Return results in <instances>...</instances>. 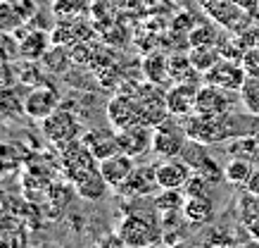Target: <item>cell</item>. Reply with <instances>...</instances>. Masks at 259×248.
<instances>
[{
  "mask_svg": "<svg viewBox=\"0 0 259 248\" xmlns=\"http://www.w3.org/2000/svg\"><path fill=\"white\" fill-rule=\"evenodd\" d=\"M183 127H186V134H188L190 141H197V144H219L224 138H233L238 136L236 129H233V120L231 115H221V117H207V115H200V112H190L183 117Z\"/></svg>",
  "mask_w": 259,
  "mask_h": 248,
  "instance_id": "6da1fadb",
  "label": "cell"
},
{
  "mask_svg": "<svg viewBox=\"0 0 259 248\" xmlns=\"http://www.w3.org/2000/svg\"><path fill=\"white\" fill-rule=\"evenodd\" d=\"M114 232L119 234V239L124 241V246H136V248L159 243L162 236H164L162 227H157L148 217L136 215V212H128V215L121 217V222L117 224Z\"/></svg>",
  "mask_w": 259,
  "mask_h": 248,
  "instance_id": "7a4b0ae2",
  "label": "cell"
},
{
  "mask_svg": "<svg viewBox=\"0 0 259 248\" xmlns=\"http://www.w3.org/2000/svg\"><path fill=\"white\" fill-rule=\"evenodd\" d=\"M40 129H43V136L50 144H55L57 148L83 136V127H81L79 117L71 110H64V108H57L53 115H48L46 120L40 122Z\"/></svg>",
  "mask_w": 259,
  "mask_h": 248,
  "instance_id": "3957f363",
  "label": "cell"
},
{
  "mask_svg": "<svg viewBox=\"0 0 259 248\" xmlns=\"http://www.w3.org/2000/svg\"><path fill=\"white\" fill-rule=\"evenodd\" d=\"M190 138L186 134V127H183V122H174L171 117L164 120L162 124L155 127V134H152V153L157 155L159 160H164V158H179L186 144H188Z\"/></svg>",
  "mask_w": 259,
  "mask_h": 248,
  "instance_id": "277c9868",
  "label": "cell"
},
{
  "mask_svg": "<svg viewBox=\"0 0 259 248\" xmlns=\"http://www.w3.org/2000/svg\"><path fill=\"white\" fill-rule=\"evenodd\" d=\"M136 88L134 91H121L117 96H112L110 103H107V122L114 131L128 129L141 122V105L136 98Z\"/></svg>",
  "mask_w": 259,
  "mask_h": 248,
  "instance_id": "5b68a950",
  "label": "cell"
},
{
  "mask_svg": "<svg viewBox=\"0 0 259 248\" xmlns=\"http://www.w3.org/2000/svg\"><path fill=\"white\" fill-rule=\"evenodd\" d=\"M204 15L214 19L219 26L228 29L233 33H243L250 24L252 12L245 10L243 5H238L236 0H212L207 8H204Z\"/></svg>",
  "mask_w": 259,
  "mask_h": 248,
  "instance_id": "8992f818",
  "label": "cell"
},
{
  "mask_svg": "<svg viewBox=\"0 0 259 248\" xmlns=\"http://www.w3.org/2000/svg\"><path fill=\"white\" fill-rule=\"evenodd\" d=\"M236 91H228L221 88L217 84H207L197 88V103H195V112L207 115V117H221V115H231L233 105H236Z\"/></svg>",
  "mask_w": 259,
  "mask_h": 248,
  "instance_id": "52a82bcc",
  "label": "cell"
},
{
  "mask_svg": "<svg viewBox=\"0 0 259 248\" xmlns=\"http://www.w3.org/2000/svg\"><path fill=\"white\" fill-rule=\"evenodd\" d=\"M202 81L207 84H217L221 88H228V91H240L243 84L247 81V69H245L243 60H236V57H221L219 62L214 64L212 69H207L202 74Z\"/></svg>",
  "mask_w": 259,
  "mask_h": 248,
  "instance_id": "ba28073f",
  "label": "cell"
},
{
  "mask_svg": "<svg viewBox=\"0 0 259 248\" xmlns=\"http://www.w3.org/2000/svg\"><path fill=\"white\" fill-rule=\"evenodd\" d=\"M57 108H60V91L50 84H36L24 96V115L36 122H43Z\"/></svg>",
  "mask_w": 259,
  "mask_h": 248,
  "instance_id": "9c48e42d",
  "label": "cell"
},
{
  "mask_svg": "<svg viewBox=\"0 0 259 248\" xmlns=\"http://www.w3.org/2000/svg\"><path fill=\"white\" fill-rule=\"evenodd\" d=\"M159 191L157 172L155 165H136V169L128 174L124 184L117 189L124 198H143V196H155Z\"/></svg>",
  "mask_w": 259,
  "mask_h": 248,
  "instance_id": "30bf717a",
  "label": "cell"
},
{
  "mask_svg": "<svg viewBox=\"0 0 259 248\" xmlns=\"http://www.w3.org/2000/svg\"><path fill=\"white\" fill-rule=\"evenodd\" d=\"M152 134H155V127H148L141 122L128 129H121L117 131L119 151H124L131 158H143V155L152 153Z\"/></svg>",
  "mask_w": 259,
  "mask_h": 248,
  "instance_id": "8fae6325",
  "label": "cell"
},
{
  "mask_svg": "<svg viewBox=\"0 0 259 248\" xmlns=\"http://www.w3.org/2000/svg\"><path fill=\"white\" fill-rule=\"evenodd\" d=\"M181 155H183V160H186L190 167H193V172L207 176L212 184H214V182H221V179H224V169L219 167V162H214V158L209 155V153L204 151V144L188 141Z\"/></svg>",
  "mask_w": 259,
  "mask_h": 248,
  "instance_id": "7c38bea8",
  "label": "cell"
},
{
  "mask_svg": "<svg viewBox=\"0 0 259 248\" xmlns=\"http://www.w3.org/2000/svg\"><path fill=\"white\" fill-rule=\"evenodd\" d=\"M98 169L105 176V182L110 184V189L117 191L119 186L128 179V174L136 169V158L126 155L124 151H117V153H112V155H107V158H102L98 162Z\"/></svg>",
  "mask_w": 259,
  "mask_h": 248,
  "instance_id": "4fadbf2b",
  "label": "cell"
},
{
  "mask_svg": "<svg viewBox=\"0 0 259 248\" xmlns=\"http://www.w3.org/2000/svg\"><path fill=\"white\" fill-rule=\"evenodd\" d=\"M197 88L200 84L193 81H174V86L166 91V105L171 117H186L190 112H195V103H197Z\"/></svg>",
  "mask_w": 259,
  "mask_h": 248,
  "instance_id": "5bb4252c",
  "label": "cell"
},
{
  "mask_svg": "<svg viewBox=\"0 0 259 248\" xmlns=\"http://www.w3.org/2000/svg\"><path fill=\"white\" fill-rule=\"evenodd\" d=\"M155 172H157L159 189H183L193 174V167L179 158H164L155 165Z\"/></svg>",
  "mask_w": 259,
  "mask_h": 248,
  "instance_id": "9a60e30c",
  "label": "cell"
},
{
  "mask_svg": "<svg viewBox=\"0 0 259 248\" xmlns=\"http://www.w3.org/2000/svg\"><path fill=\"white\" fill-rule=\"evenodd\" d=\"M50 46H53V36L48 31L29 29V33L17 39V55L22 57L24 62H40Z\"/></svg>",
  "mask_w": 259,
  "mask_h": 248,
  "instance_id": "2e32d148",
  "label": "cell"
},
{
  "mask_svg": "<svg viewBox=\"0 0 259 248\" xmlns=\"http://www.w3.org/2000/svg\"><path fill=\"white\" fill-rule=\"evenodd\" d=\"M83 146L95 155V160L100 162L102 158H107L112 153L119 151V138L114 129H91L81 136Z\"/></svg>",
  "mask_w": 259,
  "mask_h": 248,
  "instance_id": "e0dca14e",
  "label": "cell"
},
{
  "mask_svg": "<svg viewBox=\"0 0 259 248\" xmlns=\"http://www.w3.org/2000/svg\"><path fill=\"white\" fill-rule=\"evenodd\" d=\"M141 69H143L145 81H152V84H166V81H171V77H169V55L162 53V50H152V53H148V55L143 57Z\"/></svg>",
  "mask_w": 259,
  "mask_h": 248,
  "instance_id": "ac0fdd59",
  "label": "cell"
},
{
  "mask_svg": "<svg viewBox=\"0 0 259 248\" xmlns=\"http://www.w3.org/2000/svg\"><path fill=\"white\" fill-rule=\"evenodd\" d=\"M214 200L209 196H193L183 203V217L190 224H209L214 220Z\"/></svg>",
  "mask_w": 259,
  "mask_h": 248,
  "instance_id": "d6986e66",
  "label": "cell"
},
{
  "mask_svg": "<svg viewBox=\"0 0 259 248\" xmlns=\"http://www.w3.org/2000/svg\"><path fill=\"white\" fill-rule=\"evenodd\" d=\"M188 57L197 72L204 74L207 69H212L214 64L219 62L221 57H224V53H221L219 43H204V46H190Z\"/></svg>",
  "mask_w": 259,
  "mask_h": 248,
  "instance_id": "ffe728a7",
  "label": "cell"
},
{
  "mask_svg": "<svg viewBox=\"0 0 259 248\" xmlns=\"http://www.w3.org/2000/svg\"><path fill=\"white\" fill-rule=\"evenodd\" d=\"M76 193H79L81 198L86 200H100L105 198V193L110 189V184L105 182V176L100 174V169H93V172H88L83 179H79L76 184H74Z\"/></svg>",
  "mask_w": 259,
  "mask_h": 248,
  "instance_id": "44dd1931",
  "label": "cell"
},
{
  "mask_svg": "<svg viewBox=\"0 0 259 248\" xmlns=\"http://www.w3.org/2000/svg\"><path fill=\"white\" fill-rule=\"evenodd\" d=\"M40 62L46 64L48 72L64 74L71 64H74V60H71V50L67 48L64 43H53V46L48 48V53L43 55V60H40Z\"/></svg>",
  "mask_w": 259,
  "mask_h": 248,
  "instance_id": "7402d4cb",
  "label": "cell"
},
{
  "mask_svg": "<svg viewBox=\"0 0 259 248\" xmlns=\"http://www.w3.org/2000/svg\"><path fill=\"white\" fill-rule=\"evenodd\" d=\"M169 77L171 81H193L200 84L202 74L197 72L188 55H169Z\"/></svg>",
  "mask_w": 259,
  "mask_h": 248,
  "instance_id": "603a6c76",
  "label": "cell"
},
{
  "mask_svg": "<svg viewBox=\"0 0 259 248\" xmlns=\"http://www.w3.org/2000/svg\"><path fill=\"white\" fill-rule=\"evenodd\" d=\"M71 191H76V189H71V186H67V184L50 186V193H48V198L43 200V203H46V208L53 220H57V217L67 210V205L71 203Z\"/></svg>",
  "mask_w": 259,
  "mask_h": 248,
  "instance_id": "cb8c5ba5",
  "label": "cell"
},
{
  "mask_svg": "<svg viewBox=\"0 0 259 248\" xmlns=\"http://www.w3.org/2000/svg\"><path fill=\"white\" fill-rule=\"evenodd\" d=\"M252 172H254L252 160H247V158H231L228 165L224 167V179L233 186H247Z\"/></svg>",
  "mask_w": 259,
  "mask_h": 248,
  "instance_id": "d4e9b609",
  "label": "cell"
},
{
  "mask_svg": "<svg viewBox=\"0 0 259 248\" xmlns=\"http://www.w3.org/2000/svg\"><path fill=\"white\" fill-rule=\"evenodd\" d=\"M183 203H186V193L181 189H159L155 193V210L159 215H164V212H183Z\"/></svg>",
  "mask_w": 259,
  "mask_h": 248,
  "instance_id": "484cf974",
  "label": "cell"
},
{
  "mask_svg": "<svg viewBox=\"0 0 259 248\" xmlns=\"http://www.w3.org/2000/svg\"><path fill=\"white\" fill-rule=\"evenodd\" d=\"M19 115H24V100L10 86L0 88V124L17 120Z\"/></svg>",
  "mask_w": 259,
  "mask_h": 248,
  "instance_id": "4316f807",
  "label": "cell"
},
{
  "mask_svg": "<svg viewBox=\"0 0 259 248\" xmlns=\"http://www.w3.org/2000/svg\"><path fill=\"white\" fill-rule=\"evenodd\" d=\"M228 153L233 158H257L259 155V138L257 136H233V141L228 144Z\"/></svg>",
  "mask_w": 259,
  "mask_h": 248,
  "instance_id": "83f0119b",
  "label": "cell"
},
{
  "mask_svg": "<svg viewBox=\"0 0 259 248\" xmlns=\"http://www.w3.org/2000/svg\"><path fill=\"white\" fill-rule=\"evenodd\" d=\"M26 155H29V151H26L24 146L15 144V141H5V144H0V160L5 162L10 169L19 167V165L26 160Z\"/></svg>",
  "mask_w": 259,
  "mask_h": 248,
  "instance_id": "f1b7e54d",
  "label": "cell"
},
{
  "mask_svg": "<svg viewBox=\"0 0 259 248\" xmlns=\"http://www.w3.org/2000/svg\"><path fill=\"white\" fill-rule=\"evenodd\" d=\"M24 22V17L17 12V8L10 0H0V31H15Z\"/></svg>",
  "mask_w": 259,
  "mask_h": 248,
  "instance_id": "f546056e",
  "label": "cell"
},
{
  "mask_svg": "<svg viewBox=\"0 0 259 248\" xmlns=\"http://www.w3.org/2000/svg\"><path fill=\"white\" fill-rule=\"evenodd\" d=\"M69 50H71L74 64H88V62H93V57H95V46L93 43H86V39L74 41L69 46Z\"/></svg>",
  "mask_w": 259,
  "mask_h": 248,
  "instance_id": "4dcf8cb0",
  "label": "cell"
},
{
  "mask_svg": "<svg viewBox=\"0 0 259 248\" xmlns=\"http://www.w3.org/2000/svg\"><path fill=\"white\" fill-rule=\"evenodd\" d=\"M204 43H217V33L209 24L200 22L188 31V46H204Z\"/></svg>",
  "mask_w": 259,
  "mask_h": 248,
  "instance_id": "1f68e13d",
  "label": "cell"
},
{
  "mask_svg": "<svg viewBox=\"0 0 259 248\" xmlns=\"http://www.w3.org/2000/svg\"><path fill=\"white\" fill-rule=\"evenodd\" d=\"M209 184H212V182H209V179H207V176H202V174H190V179L188 182H186V186H183V189H181V191L186 193V198H193V196H209Z\"/></svg>",
  "mask_w": 259,
  "mask_h": 248,
  "instance_id": "d6a6232c",
  "label": "cell"
},
{
  "mask_svg": "<svg viewBox=\"0 0 259 248\" xmlns=\"http://www.w3.org/2000/svg\"><path fill=\"white\" fill-rule=\"evenodd\" d=\"M204 243H207V246H231V243H236V239L231 236V232H228L226 227H217V229H212V234L204 239Z\"/></svg>",
  "mask_w": 259,
  "mask_h": 248,
  "instance_id": "836d02e7",
  "label": "cell"
},
{
  "mask_svg": "<svg viewBox=\"0 0 259 248\" xmlns=\"http://www.w3.org/2000/svg\"><path fill=\"white\" fill-rule=\"evenodd\" d=\"M247 191L254 193V196H259V167H254V172H252L250 182H247Z\"/></svg>",
  "mask_w": 259,
  "mask_h": 248,
  "instance_id": "e575fe53",
  "label": "cell"
},
{
  "mask_svg": "<svg viewBox=\"0 0 259 248\" xmlns=\"http://www.w3.org/2000/svg\"><path fill=\"white\" fill-rule=\"evenodd\" d=\"M245 229H247V234H250V239H252V241H257V243H259V217H257V220H252V222L245 224Z\"/></svg>",
  "mask_w": 259,
  "mask_h": 248,
  "instance_id": "d590c367",
  "label": "cell"
},
{
  "mask_svg": "<svg viewBox=\"0 0 259 248\" xmlns=\"http://www.w3.org/2000/svg\"><path fill=\"white\" fill-rule=\"evenodd\" d=\"M8 172H10V167H8V165H5L3 160H0V182L5 179V174H8Z\"/></svg>",
  "mask_w": 259,
  "mask_h": 248,
  "instance_id": "8d00e7d4",
  "label": "cell"
},
{
  "mask_svg": "<svg viewBox=\"0 0 259 248\" xmlns=\"http://www.w3.org/2000/svg\"><path fill=\"white\" fill-rule=\"evenodd\" d=\"M209 3H212V0H197V5H200V8H207V5H209Z\"/></svg>",
  "mask_w": 259,
  "mask_h": 248,
  "instance_id": "74e56055",
  "label": "cell"
},
{
  "mask_svg": "<svg viewBox=\"0 0 259 248\" xmlns=\"http://www.w3.org/2000/svg\"><path fill=\"white\" fill-rule=\"evenodd\" d=\"M257 48H259V43H257Z\"/></svg>",
  "mask_w": 259,
  "mask_h": 248,
  "instance_id": "f35d334b",
  "label": "cell"
}]
</instances>
